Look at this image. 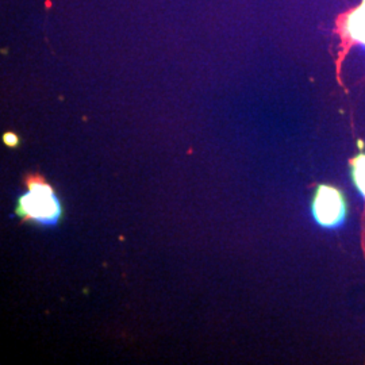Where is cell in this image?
<instances>
[{"label": "cell", "instance_id": "1", "mask_svg": "<svg viewBox=\"0 0 365 365\" xmlns=\"http://www.w3.org/2000/svg\"><path fill=\"white\" fill-rule=\"evenodd\" d=\"M26 194L19 196L15 212L24 222L54 226L63 218V207L54 190L39 173H27Z\"/></svg>", "mask_w": 365, "mask_h": 365}, {"label": "cell", "instance_id": "2", "mask_svg": "<svg viewBox=\"0 0 365 365\" xmlns=\"http://www.w3.org/2000/svg\"><path fill=\"white\" fill-rule=\"evenodd\" d=\"M313 215L324 227H339L346 217V202L337 187L321 184L313 197Z\"/></svg>", "mask_w": 365, "mask_h": 365}, {"label": "cell", "instance_id": "3", "mask_svg": "<svg viewBox=\"0 0 365 365\" xmlns=\"http://www.w3.org/2000/svg\"><path fill=\"white\" fill-rule=\"evenodd\" d=\"M341 36L346 43L365 52V0L345 14L341 22Z\"/></svg>", "mask_w": 365, "mask_h": 365}, {"label": "cell", "instance_id": "4", "mask_svg": "<svg viewBox=\"0 0 365 365\" xmlns=\"http://www.w3.org/2000/svg\"><path fill=\"white\" fill-rule=\"evenodd\" d=\"M351 168L353 182L365 199V153H360L353 158Z\"/></svg>", "mask_w": 365, "mask_h": 365}, {"label": "cell", "instance_id": "5", "mask_svg": "<svg viewBox=\"0 0 365 365\" xmlns=\"http://www.w3.org/2000/svg\"><path fill=\"white\" fill-rule=\"evenodd\" d=\"M3 143L10 146V148H15L19 144V138L16 134H14L11 131H7L4 135H3Z\"/></svg>", "mask_w": 365, "mask_h": 365}, {"label": "cell", "instance_id": "6", "mask_svg": "<svg viewBox=\"0 0 365 365\" xmlns=\"http://www.w3.org/2000/svg\"><path fill=\"white\" fill-rule=\"evenodd\" d=\"M363 247L365 250V215L363 217Z\"/></svg>", "mask_w": 365, "mask_h": 365}]
</instances>
